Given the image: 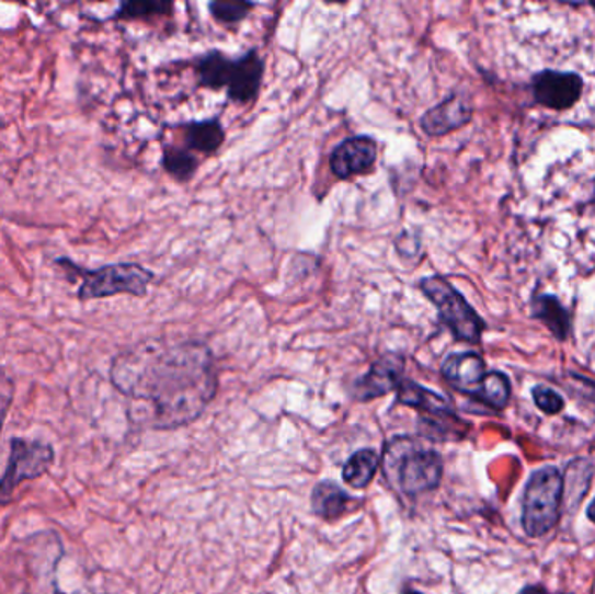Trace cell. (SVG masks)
<instances>
[{
  "label": "cell",
  "mask_w": 595,
  "mask_h": 594,
  "mask_svg": "<svg viewBox=\"0 0 595 594\" xmlns=\"http://www.w3.org/2000/svg\"><path fill=\"white\" fill-rule=\"evenodd\" d=\"M378 159V144L371 136L361 135L346 138L334 147L330 156L331 173L339 180L369 173Z\"/></svg>",
  "instance_id": "30bf717a"
},
{
  "label": "cell",
  "mask_w": 595,
  "mask_h": 594,
  "mask_svg": "<svg viewBox=\"0 0 595 594\" xmlns=\"http://www.w3.org/2000/svg\"><path fill=\"white\" fill-rule=\"evenodd\" d=\"M443 467L437 452L420 450L408 439H396L385 455V469L405 495H422L437 489Z\"/></svg>",
  "instance_id": "5b68a950"
},
{
  "label": "cell",
  "mask_w": 595,
  "mask_h": 594,
  "mask_svg": "<svg viewBox=\"0 0 595 594\" xmlns=\"http://www.w3.org/2000/svg\"><path fill=\"white\" fill-rule=\"evenodd\" d=\"M14 380L0 369V436L4 430V422L8 419L9 408L13 404Z\"/></svg>",
  "instance_id": "cb8c5ba5"
},
{
  "label": "cell",
  "mask_w": 595,
  "mask_h": 594,
  "mask_svg": "<svg viewBox=\"0 0 595 594\" xmlns=\"http://www.w3.org/2000/svg\"><path fill=\"white\" fill-rule=\"evenodd\" d=\"M111 382L153 430L192 424L218 391L215 356L201 340H141L114 357Z\"/></svg>",
  "instance_id": "6da1fadb"
},
{
  "label": "cell",
  "mask_w": 595,
  "mask_h": 594,
  "mask_svg": "<svg viewBox=\"0 0 595 594\" xmlns=\"http://www.w3.org/2000/svg\"><path fill=\"white\" fill-rule=\"evenodd\" d=\"M397 403L416 408V410L432 413V415H449L451 413L448 399L426 389V387L419 386L413 380H408V378H402V382L397 387Z\"/></svg>",
  "instance_id": "2e32d148"
},
{
  "label": "cell",
  "mask_w": 595,
  "mask_h": 594,
  "mask_svg": "<svg viewBox=\"0 0 595 594\" xmlns=\"http://www.w3.org/2000/svg\"><path fill=\"white\" fill-rule=\"evenodd\" d=\"M531 316L538 319L559 342H567L573 331L571 312L556 295L540 294L533 297Z\"/></svg>",
  "instance_id": "5bb4252c"
},
{
  "label": "cell",
  "mask_w": 595,
  "mask_h": 594,
  "mask_svg": "<svg viewBox=\"0 0 595 594\" xmlns=\"http://www.w3.org/2000/svg\"><path fill=\"white\" fill-rule=\"evenodd\" d=\"M588 5H591L592 9H595V2H591Z\"/></svg>",
  "instance_id": "4316f807"
},
{
  "label": "cell",
  "mask_w": 595,
  "mask_h": 594,
  "mask_svg": "<svg viewBox=\"0 0 595 594\" xmlns=\"http://www.w3.org/2000/svg\"><path fill=\"white\" fill-rule=\"evenodd\" d=\"M263 73L265 61L256 49L236 60L221 52H209L195 61L198 84L213 91L227 90L230 102L239 105H250L258 99Z\"/></svg>",
  "instance_id": "7a4b0ae2"
},
{
  "label": "cell",
  "mask_w": 595,
  "mask_h": 594,
  "mask_svg": "<svg viewBox=\"0 0 595 594\" xmlns=\"http://www.w3.org/2000/svg\"><path fill=\"white\" fill-rule=\"evenodd\" d=\"M254 8L256 4L248 0H213L209 4V13L218 23L237 25L245 20Z\"/></svg>",
  "instance_id": "7402d4cb"
},
{
  "label": "cell",
  "mask_w": 595,
  "mask_h": 594,
  "mask_svg": "<svg viewBox=\"0 0 595 594\" xmlns=\"http://www.w3.org/2000/svg\"><path fill=\"white\" fill-rule=\"evenodd\" d=\"M420 292L434 304L440 321L451 331L458 342L479 344L484 335V319L469 300L443 276H426L420 281Z\"/></svg>",
  "instance_id": "8992f818"
},
{
  "label": "cell",
  "mask_w": 595,
  "mask_h": 594,
  "mask_svg": "<svg viewBox=\"0 0 595 594\" xmlns=\"http://www.w3.org/2000/svg\"><path fill=\"white\" fill-rule=\"evenodd\" d=\"M352 504V499L345 490L340 489L339 484L331 481H322L317 484L312 492V510L319 518L325 522H334L339 519L348 505Z\"/></svg>",
  "instance_id": "e0dca14e"
},
{
  "label": "cell",
  "mask_w": 595,
  "mask_h": 594,
  "mask_svg": "<svg viewBox=\"0 0 595 594\" xmlns=\"http://www.w3.org/2000/svg\"><path fill=\"white\" fill-rule=\"evenodd\" d=\"M56 264L76 271L81 277V286L77 289L79 301L102 300V298L117 297V295H133L145 297L152 285L153 272L140 264L103 265L100 269H81L72 260L59 259Z\"/></svg>",
  "instance_id": "277c9868"
},
{
  "label": "cell",
  "mask_w": 595,
  "mask_h": 594,
  "mask_svg": "<svg viewBox=\"0 0 595 594\" xmlns=\"http://www.w3.org/2000/svg\"><path fill=\"white\" fill-rule=\"evenodd\" d=\"M182 129L185 149L191 150V152L213 156L225 144V128L218 117H215V119L192 121V123L183 124Z\"/></svg>",
  "instance_id": "9a60e30c"
},
{
  "label": "cell",
  "mask_w": 595,
  "mask_h": 594,
  "mask_svg": "<svg viewBox=\"0 0 595 594\" xmlns=\"http://www.w3.org/2000/svg\"><path fill=\"white\" fill-rule=\"evenodd\" d=\"M564 478L553 466L541 467L529 476L523 496V528L529 537L549 534L561 514Z\"/></svg>",
  "instance_id": "52a82bcc"
},
{
  "label": "cell",
  "mask_w": 595,
  "mask_h": 594,
  "mask_svg": "<svg viewBox=\"0 0 595 594\" xmlns=\"http://www.w3.org/2000/svg\"><path fill=\"white\" fill-rule=\"evenodd\" d=\"M519 594H550L543 586H526Z\"/></svg>",
  "instance_id": "d4e9b609"
},
{
  "label": "cell",
  "mask_w": 595,
  "mask_h": 594,
  "mask_svg": "<svg viewBox=\"0 0 595 594\" xmlns=\"http://www.w3.org/2000/svg\"><path fill=\"white\" fill-rule=\"evenodd\" d=\"M404 375V357L401 354H385L378 362L373 363L368 374L354 384V396L359 401L380 398L397 391Z\"/></svg>",
  "instance_id": "7c38bea8"
},
{
  "label": "cell",
  "mask_w": 595,
  "mask_h": 594,
  "mask_svg": "<svg viewBox=\"0 0 595 594\" xmlns=\"http://www.w3.org/2000/svg\"><path fill=\"white\" fill-rule=\"evenodd\" d=\"M411 594H419V593H411Z\"/></svg>",
  "instance_id": "83f0119b"
},
{
  "label": "cell",
  "mask_w": 595,
  "mask_h": 594,
  "mask_svg": "<svg viewBox=\"0 0 595 594\" xmlns=\"http://www.w3.org/2000/svg\"><path fill=\"white\" fill-rule=\"evenodd\" d=\"M473 117L469 94L453 93L448 99L432 106L420 119V128L431 138H440L467 126Z\"/></svg>",
  "instance_id": "8fae6325"
},
{
  "label": "cell",
  "mask_w": 595,
  "mask_h": 594,
  "mask_svg": "<svg viewBox=\"0 0 595 594\" xmlns=\"http://www.w3.org/2000/svg\"><path fill=\"white\" fill-rule=\"evenodd\" d=\"M533 399H535V404L540 408L541 412L547 413V415H556V413L564 410V398L550 387H533Z\"/></svg>",
  "instance_id": "603a6c76"
},
{
  "label": "cell",
  "mask_w": 595,
  "mask_h": 594,
  "mask_svg": "<svg viewBox=\"0 0 595 594\" xmlns=\"http://www.w3.org/2000/svg\"><path fill=\"white\" fill-rule=\"evenodd\" d=\"M587 516H588V519H591V522L595 523V499L594 501H592V504L588 505Z\"/></svg>",
  "instance_id": "484cf974"
},
{
  "label": "cell",
  "mask_w": 595,
  "mask_h": 594,
  "mask_svg": "<svg viewBox=\"0 0 595 594\" xmlns=\"http://www.w3.org/2000/svg\"><path fill=\"white\" fill-rule=\"evenodd\" d=\"M171 11H173L171 2H152V0H145V2H123V4L118 5L112 20H118V22L150 20V18L170 14Z\"/></svg>",
  "instance_id": "44dd1931"
},
{
  "label": "cell",
  "mask_w": 595,
  "mask_h": 594,
  "mask_svg": "<svg viewBox=\"0 0 595 594\" xmlns=\"http://www.w3.org/2000/svg\"><path fill=\"white\" fill-rule=\"evenodd\" d=\"M511 395L512 386L507 375L503 372H488L478 396L473 399H478L493 410H503L511 401Z\"/></svg>",
  "instance_id": "ffe728a7"
},
{
  "label": "cell",
  "mask_w": 595,
  "mask_h": 594,
  "mask_svg": "<svg viewBox=\"0 0 595 594\" xmlns=\"http://www.w3.org/2000/svg\"><path fill=\"white\" fill-rule=\"evenodd\" d=\"M55 460L52 443L13 437L9 443L8 466L0 478V507L13 502L14 493L25 481L38 480L47 475Z\"/></svg>",
  "instance_id": "ba28073f"
},
{
  "label": "cell",
  "mask_w": 595,
  "mask_h": 594,
  "mask_svg": "<svg viewBox=\"0 0 595 594\" xmlns=\"http://www.w3.org/2000/svg\"><path fill=\"white\" fill-rule=\"evenodd\" d=\"M380 467V455L375 450H359L343 467V480L354 489H366Z\"/></svg>",
  "instance_id": "ac0fdd59"
},
{
  "label": "cell",
  "mask_w": 595,
  "mask_h": 594,
  "mask_svg": "<svg viewBox=\"0 0 595 594\" xmlns=\"http://www.w3.org/2000/svg\"><path fill=\"white\" fill-rule=\"evenodd\" d=\"M162 165L178 182H191L198 170V158L188 149L176 145H164Z\"/></svg>",
  "instance_id": "d6986e66"
},
{
  "label": "cell",
  "mask_w": 595,
  "mask_h": 594,
  "mask_svg": "<svg viewBox=\"0 0 595 594\" xmlns=\"http://www.w3.org/2000/svg\"><path fill=\"white\" fill-rule=\"evenodd\" d=\"M583 84L579 73L547 68L533 76V99L547 111H570L582 99Z\"/></svg>",
  "instance_id": "9c48e42d"
},
{
  "label": "cell",
  "mask_w": 595,
  "mask_h": 594,
  "mask_svg": "<svg viewBox=\"0 0 595 594\" xmlns=\"http://www.w3.org/2000/svg\"><path fill=\"white\" fill-rule=\"evenodd\" d=\"M64 557V542L55 530L37 532L14 542V560L22 564L20 594H64L58 584V567Z\"/></svg>",
  "instance_id": "3957f363"
},
{
  "label": "cell",
  "mask_w": 595,
  "mask_h": 594,
  "mask_svg": "<svg viewBox=\"0 0 595 594\" xmlns=\"http://www.w3.org/2000/svg\"><path fill=\"white\" fill-rule=\"evenodd\" d=\"M440 374L453 389L476 398L488 375V369H485L484 359L479 354L467 351V353L449 354L444 359Z\"/></svg>",
  "instance_id": "4fadbf2b"
}]
</instances>
